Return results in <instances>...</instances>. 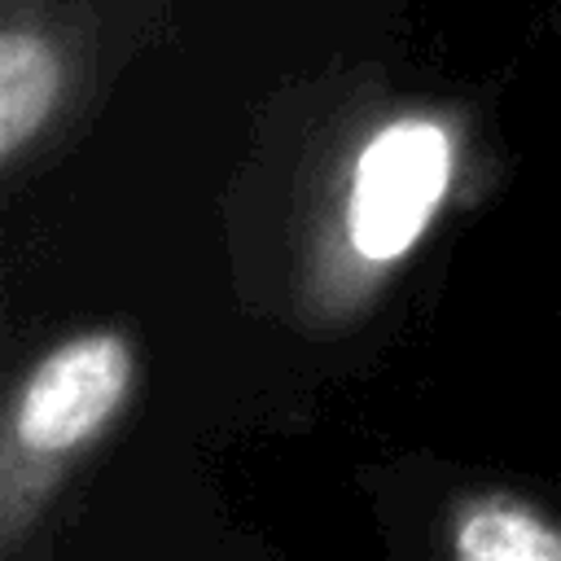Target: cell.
<instances>
[{
	"label": "cell",
	"instance_id": "1",
	"mask_svg": "<svg viewBox=\"0 0 561 561\" xmlns=\"http://www.w3.org/2000/svg\"><path fill=\"white\" fill-rule=\"evenodd\" d=\"M460 171V136L443 110H390L359 131L320 224L311 311L351 316L430 237Z\"/></svg>",
	"mask_w": 561,
	"mask_h": 561
},
{
	"label": "cell",
	"instance_id": "2",
	"mask_svg": "<svg viewBox=\"0 0 561 561\" xmlns=\"http://www.w3.org/2000/svg\"><path fill=\"white\" fill-rule=\"evenodd\" d=\"M140 381L127 329L96 324L53 342L13 386L0 425V557L13 561L44 526L70 469L114 430Z\"/></svg>",
	"mask_w": 561,
	"mask_h": 561
},
{
	"label": "cell",
	"instance_id": "3",
	"mask_svg": "<svg viewBox=\"0 0 561 561\" xmlns=\"http://www.w3.org/2000/svg\"><path fill=\"white\" fill-rule=\"evenodd\" d=\"M96 22L70 0H0V171L18 180L96 83Z\"/></svg>",
	"mask_w": 561,
	"mask_h": 561
},
{
	"label": "cell",
	"instance_id": "4",
	"mask_svg": "<svg viewBox=\"0 0 561 561\" xmlns=\"http://www.w3.org/2000/svg\"><path fill=\"white\" fill-rule=\"evenodd\" d=\"M443 561H561V522L504 486H473L443 513Z\"/></svg>",
	"mask_w": 561,
	"mask_h": 561
}]
</instances>
